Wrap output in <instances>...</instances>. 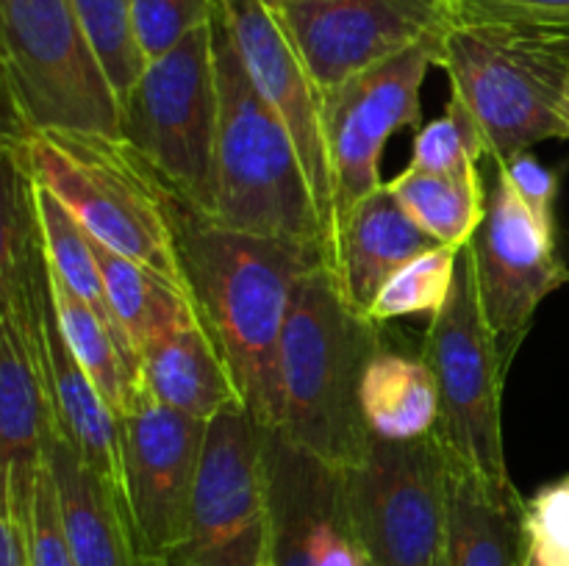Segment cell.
<instances>
[{
	"mask_svg": "<svg viewBox=\"0 0 569 566\" xmlns=\"http://www.w3.org/2000/svg\"><path fill=\"white\" fill-rule=\"evenodd\" d=\"M189 294L226 355L242 403L264 431L278 422V350L300 277L326 253L237 231L172 198Z\"/></svg>",
	"mask_w": 569,
	"mask_h": 566,
	"instance_id": "obj_1",
	"label": "cell"
},
{
	"mask_svg": "<svg viewBox=\"0 0 569 566\" xmlns=\"http://www.w3.org/2000/svg\"><path fill=\"white\" fill-rule=\"evenodd\" d=\"M381 350V325L350 309L331 264L300 277L278 350V422L272 433L311 458L348 469L370 449L361 377Z\"/></svg>",
	"mask_w": 569,
	"mask_h": 566,
	"instance_id": "obj_2",
	"label": "cell"
},
{
	"mask_svg": "<svg viewBox=\"0 0 569 566\" xmlns=\"http://www.w3.org/2000/svg\"><path fill=\"white\" fill-rule=\"evenodd\" d=\"M211 39L220 89L211 216L256 236L320 247L328 259L326 225L298 144L250 81L217 0Z\"/></svg>",
	"mask_w": 569,
	"mask_h": 566,
	"instance_id": "obj_3",
	"label": "cell"
},
{
	"mask_svg": "<svg viewBox=\"0 0 569 566\" xmlns=\"http://www.w3.org/2000/svg\"><path fill=\"white\" fill-rule=\"evenodd\" d=\"M6 137L17 142L33 181L50 189L94 242L189 292L172 225V194L126 139L28 131L14 122Z\"/></svg>",
	"mask_w": 569,
	"mask_h": 566,
	"instance_id": "obj_4",
	"label": "cell"
},
{
	"mask_svg": "<svg viewBox=\"0 0 569 566\" xmlns=\"http://www.w3.org/2000/svg\"><path fill=\"white\" fill-rule=\"evenodd\" d=\"M437 67L450 94L472 111L489 144V159L567 139L561 94L569 64L531 26L520 22H450L439 42Z\"/></svg>",
	"mask_w": 569,
	"mask_h": 566,
	"instance_id": "obj_5",
	"label": "cell"
},
{
	"mask_svg": "<svg viewBox=\"0 0 569 566\" xmlns=\"http://www.w3.org/2000/svg\"><path fill=\"white\" fill-rule=\"evenodd\" d=\"M11 122L28 131L122 137V105L70 0H0Z\"/></svg>",
	"mask_w": 569,
	"mask_h": 566,
	"instance_id": "obj_6",
	"label": "cell"
},
{
	"mask_svg": "<svg viewBox=\"0 0 569 566\" xmlns=\"http://www.w3.org/2000/svg\"><path fill=\"white\" fill-rule=\"evenodd\" d=\"M217 131L220 89L209 22L144 67L122 100V139L172 198L211 214Z\"/></svg>",
	"mask_w": 569,
	"mask_h": 566,
	"instance_id": "obj_7",
	"label": "cell"
},
{
	"mask_svg": "<svg viewBox=\"0 0 569 566\" xmlns=\"http://www.w3.org/2000/svg\"><path fill=\"white\" fill-rule=\"evenodd\" d=\"M420 358L439 386V425L433 436L450 461L478 472L495 486H515L503 449L506 364L478 294L470 247L461 250L453 292L431 316Z\"/></svg>",
	"mask_w": 569,
	"mask_h": 566,
	"instance_id": "obj_8",
	"label": "cell"
},
{
	"mask_svg": "<svg viewBox=\"0 0 569 566\" xmlns=\"http://www.w3.org/2000/svg\"><path fill=\"white\" fill-rule=\"evenodd\" d=\"M353 530L370 566H442L450 455L437 436L378 442L342 469Z\"/></svg>",
	"mask_w": 569,
	"mask_h": 566,
	"instance_id": "obj_9",
	"label": "cell"
},
{
	"mask_svg": "<svg viewBox=\"0 0 569 566\" xmlns=\"http://www.w3.org/2000/svg\"><path fill=\"white\" fill-rule=\"evenodd\" d=\"M167 566H270L267 431L244 403L209 420L187 530Z\"/></svg>",
	"mask_w": 569,
	"mask_h": 566,
	"instance_id": "obj_10",
	"label": "cell"
},
{
	"mask_svg": "<svg viewBox=\"0 0 569 566\" xmlns=\"http://www.w3.org/2000/svg\"><path fill=\"white\" fill-rule=\"evenodd\" d=\"M445 33V31H442ZM442 33L400 50L326 94V139L333 178V236L345 216L381 189V155L400 128H420V94L437 67ZM333 253V242H331ZM331 264V261H328Z\"/></svg>",
	"mask_w": 569,
	"mask_h": 566,
	"instance_id": "obj_11",
	"label": "cell"
},
{
	"mask_svg": "<svg viewBox=\"0 0 569 566\" xmlns=\"http://www.w3.org/2000/svg\"><path fill=\"white\" fill-rule=\"evenodd\" d=\"M209 422L172 411L139 388L122 420V499L142 560L164 564L187 530Z\"/></svg>",
	"mask_w": 569,
	"mask_h": 566,
	"instance_id": "obj_12",
	"label": "cell"
},
{
	"mask_svg": "<svg viewBox=\"0 0 569 566\" xmlns=\"http://www.w3.org/2000/svg\"><path fill=\"white\" fill-rule=\"evenodd\" d=\"M470 253L483 316L509 366L542 300L569 281V266L556 253V233L528 211L500 170Z\"/></svg>",
	"mask_w": 569,
	"mask_h": 566,
	"instance_id": "obj_13",
	"label": "cell"
},
{
	"mask_svg": "<svg viewBox=\"0 0 569 566\" xmlns=\"http://www.w3.org/2000/svg\"><path fill=\"white\" fill-rule=\"evenodd\" d=\"M270 6L322 94L453 22L450 0H287Z\"/></svg>",
	"mask_w": 569,
	"mask_h": 566,
	"instance_id": "obj_14",
	"label": "cell"
},
{
	"mask_svg": "<svg viewBox=\"0 0 569 566\" xmlns=\"http://www.w3.org/2000/svg\"><path fill=\"white\" fill-rule=\"evenodd\" d=\"M239 59L261 98L272 105L295 139L315 189L317 209L333 242V178L326 139V94L317 87L287 26L267 0H217Z\"/></svg>",
	"mask_w": 569,
	"mask_h": 566,
	"instance_id": "obj_15",
	"label": "cell"
},
{
	"mask_svg": "<svg viewBox=\"0 0 569 566\" xmlns=\"http://www.w3.org/2000/svg\"><path fill=\"white\" fill-rule=\"evenodd\" d=\"M270 566H370L345 499L342 469L267 431Z\"/></svg>",
	"mask_w": 569,
	"mask_h": 566,
	"instance_id": "obj_16",
	"label": "cell"
},
{
	"mask_svg": "<svg viewBox=\"0 0 569 566\" xmlns=\"http://www.w3.org/2000/svg\"><path fill=\"white\" fill-rule=\"evenodd\" d=\"M44 277V272H42ZM0 309V461L3 508L28 525L39 472L44 466L48 433L56 427L50 408L42 350L37 336V294Z\"/></svg>",
	"mask_w": 569,
	"mask_h": 566,
	"instance_id": "obj_17",
	"label": "cell"
},
{
	"mask_svg": "<svg viewBox=\"0 0 569 566\" xmlns=\"http://www.w3.org/2000/svg\"><path fill=\"white\" fill-rule=\"evenodd\" d=\"M37 336L56 427L83 464L92 466L122 497V420L67 347L50 309L44 277L37 294Z\"/></svg>",
	"mask_w": 569,
	"mask_h": 566,
	"instance_id": "obj_18",
	"label": "cell"
},
{
	"mask_svg": "<svg viewBox=\"0 0 569 566\" xmlns=\"http://www.w3.org/2000/svg\"><path fill=\"white\" fill-rule=\"evenodd\" d=\"M139 388L161 405L194 420H214L226 405L242 403L226 355L211 338L198 309L170 322L139 347Z\"/></svg>",
	"mask_w": 569,
	"mask_h": 566,
	"instance_id": "obj_19",
	"label": "cell"
},
{
	"mask_svg": "<svg viewBox=\"0 0 569 566\" xmlns=\"http://www.w3.org/2000/svg\"><path fill=\"white\" fill-rule=\"evenodd\" d=\"M44 461L53 475L61 522L78 566H164L142 560L120 492L83 464L59 427L48 433Z\"/></svg>",
	"mask_w": 569,
	"mask_h": 566,
	"instance_id": "obj_20",
	"label": "cell"
},
{
	"mask_svg": "<svg viewBox=\"0 0 569 566\" xmlns=\"http://www.w3.org/2000/svg\"><path fill=\"white\" fill-rule=\"evenodd\" d=\"M433 239L406 214L387 183L361 200L333 236L331 270L350 309L367 316L383 283L409 259L433 247Z\"/></svg>",
	"mask_w": 569,
	"mask_h": 566,
	"instance_id": "obj_21",
	"label": "cell"
},
{
	"mask_svg": "<svg viewBox=\"0 0 569 566\" xmlns=\"http://www.w3.org/2000/svg\"><path fill=\"white\" fill-rule=\"evenodd\" d=\"M526 499L450 461L442 566H526Z\"/></svg>",
	"mask_w": 569,
	"mask_h": 566,
	"instance_id": "obj_22",
	"label": "cell"
},
{
	"mask_svg": "<svg viewBox=\"0 0 569 566\" xmlns=\"http://www.w3.org/2000/svg\"><path fill=\"white\" fill-rule=\"evenodd\" d=\"M361 416L378 442H417L437 433L439 386L431 366L395 350H378L361 377Z\"/></svg>",
	"mask_w": 569,
	"mask_h": 566,
	"instance_id": "obj_23",
	"label": "cell"
},
{
	"mask_svg": "<svg viewBox=\"0 0 569 566\" xmlns=\"http://www.w3.org/2000/svg\"><path fill=\"white\" fill-rule=\"evenodd\" d=\"M44 283H48L56 325H59L67 347L72 350L83 372L92 377L114 414L126 420L139 392L137 361H133L131 350L100 320L98 311L89 309L59 275L48 270V264H44Z\"/></svg>",
	"mask_w": 569,
	"mask_h": 566,
	"instance_id": "obj_24",
	"label": "cell"
},
{
	"mask_svg": "<svg viewBox=\"0 0 569 566\" xmlns=\"http://www.w3.org/2000/svg\"><path fill=\"white\" fill-rule=\"evenodd\" d=\"M387 189L433 242L456 250L470 247L487 216L489 192L478 166L465 172H420L406 166Z\"/></svg>",
	"mask_w": 569,
	"mask_h": 566,
	"instance_id": "obj_25",
	"label": "cell"
},
{
	"mask_svg": "<svg viewBox=\"0 0 569 566\" xmlns=\"http://www.w3.org/2000/svg\"><path fill=\"white\" fill-rule=\"evenodd\" d=\"M94 253H98L100 275H103L106 300L111 305V314H114L117 327H120L122 338H126L128 350H131L133 361H137L139 347L153 333H159L161 327H167L170 322L181 320L187 311H192L194 300L187 289L176 286V283L167 281L156 270L117 253V250H109L100 242H94Z\"/></svg>",
	"mask_w": 569,
	"mask_h": 566,
	"instance_id": "obj_26",
	"label": "cell"
},
{
	"mask_svg": "<svg viewBox=\"0 0 569 566\" xmlns=\"http://www.w3.org/2000/svg\"><path fill=\"white\" fill-rule=\"evenodd\" d=\"M31 189L33 211H37L39 225V242H42V255L48 270L53 272V275H59L61 281L89 305V309L98 311L100 320L122 338L120 327H117L114 322V314H111L109 300H106L103 275H100L92 236L83 231L81 222L59 203V198H56L50 189H44L42 183L33 181V178ZM122 342H126V338H122Z\"/></svg>",
	"mask_w": 569,
	"mask_h": 566,
	"instance_id": "obj_27",
	"label": "cell"
},
{
	"mask_svg": "<svg viewBox=\"0 0 569 566\" xmlns=\"http://www.w3.org/2000/svg\"><path fill=\"white\" fill-rule=\"evenodd\" d=\"M459 255L461 250L448 247V244H433V247L417 253L383 283L367 311V320L376 325H387L400 316L437 314L453 292Z\"/></svg>",
	"mask_w": 569,
	"mask_h": 566,
	"instance_id": "obj_28",
	"label": "cell"
},
{
	"mask_svg": "<svg viewBox=\"0 0 569 566\" xmlns=\"http://www.w3.org/2000/svg\"><path fill=\"white\" fill-rule=\"evenodd\" d=\"M70 3L122 105L148 67L133 33L131 0H70Z\"/></svg>",
	"mask_w": 569,
	"mask_h": 566,
	"instance_id": "obj_29",
	"label": "cell"
},
{
	"mask_svg": "<svg viewBox=\"0 0 569 566\" xmlns=\"http://www.w3.org/2000/svg\"><path fill=\"white\" fill-rule=\"evenodd\" d=\"M489 155L487 137L472 111L450 94L442 117L422 125L411 144V170L420 172H465Z\"/></svg>",
	"mask_w": 569,
	"mask_h": 566,
	"instance_id": "obj_30",
	"label": "cell"
},
{
	"mask_svg": "<svg viewBox=\"0 0 569 566\" xmlns=\"http://www.w3.org/2000/svg\"><path fill=\"white\" fill-rule=\"evenodd\" d=\"M133 33L144 61L176 50L198 28L209 26L214 0H131Z\"/></svg>",
	"mask_w": 569,
	"mask_h": 566,
	"instance_id": "obj_31",
	"label": "cell"
},
{
	"mask_svg": "<svg viewBox=\"0 0 569 566\" xmlns=\"http://www.w3.org/2000/svg\"><path fill=\"white\" fill-rule=\"evenodd\" d=\"M526 566H569V475L526 499Z\"/></svg>",
	"mask_w": 569,
	"mask_h": 566,
	"instance_id": "obj_32",
	"label": "cell"
},
{
	"mask_svg": "<svg viewBox=\"0 0 569 566\" xmlns=\"http://www.w3.org/2000/svg\"><path fill=\"white\" fill-rule=\"evenodd\" d=\"M28 553H31V566H78L70 542H67L64 522H61L59 511V494H56L48 461L39 472L31 516H28Z\"/></svg>",
	"mask_w": 569,
	"mask_h": 566,
	"instance_id": "obj_33",
	"label": "cell"
},
{
	"mask_svg": "<svg viewBox=\"0 0 569 566\" xmlns=\"http://www.w3.org/2000/svg\"><path fill=\"white\" fill-rule=\"evenodd\" d=\"M500 172L509 178L517 198L528 205L533 216L556 233V198H559V172L553 166L542 164L531 150L509 155L506 161H495Z\"/></svg>",
	"mask_w": 569,
	"mask_h": 566,
	"instance_id": "obj_34",
	"label": "cell"
},
{
	"mask_svg": "<svg viewBox=\"0 0 569 566\" xmlns=\"http://www.w3.org/2000/svg\"><path fill=\"white\" fill-rule=\"evenodd\" d=\"M453 22H569V0H450Z\"/></svg>",
	"mask_w": 569,
	"mask_h": 566,
	"instance_id": "obj_35",
	"label": "cell"
},
{
	"mask_svg": "<svg viewBox=\"0 0 569 566\" xmlns=\"http://www.w3.org/2000/svg\"><path fill=\"white\" fill-rule=\"evenodd\" d=\"M0 566H31L28 525L6 508L0 514Z\"/></svg>",
	"mask_w": 569,
	"mask_h": 566,
	"instance_id": "obj_36",
	"label": "cell"
},
{
	"mask_svg": "<svg viewBox=\"0 0 569 566\" xmlns=\"http://www.w3.org/2000/svg\"><path fill=\"white\" fill-rule=\"evenodd\" d=\"M531 28H537V31L542 33V37L548 39L556 50H559L561 59L569 64V22H556V26H531Z\"/></svg>",
	"mask_w": 569,
	"mask_h": 566,
	"instance_id": "obj_37",
	"label": "cell"
},
{
	"mask_svg": "<svg viewBox=\"0 0 569 566\" xmlns=\"http://www.w3.org/2000/svg\"><path fill=\"white\" fill-rule=\"evenodd\" d=\"M561 120L567 125V139H569V78L565 83V94H561Z\"/></svg>",
	"mask_w": 569,
	"mask_h": 566,
	"instance_id": "obj_38",
	"label": "cell"
},
{
	"mask_svg": "<svg viewBox=\"0 0 569 566\" xmlns=\"http://www.w3.org/2000/svg\"><path fill=\"white\" fill-rule=\"evenodd\" d=\"M267 3H287V0H267Z\"/></svg>",
	"mask_w": 569,
	"mask_h": 566,
	"instance_id": "obj_39",
	"label": "cell"
}]
</instances>
